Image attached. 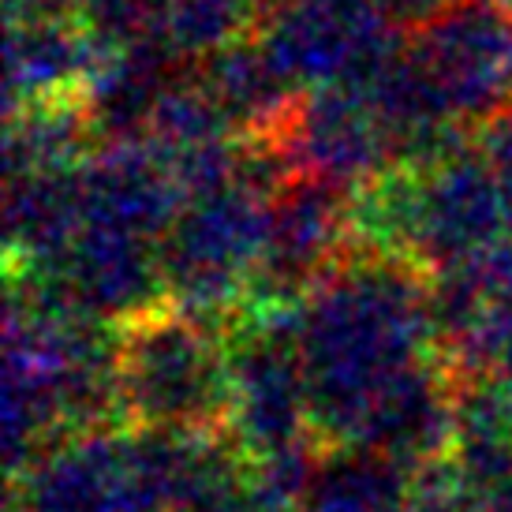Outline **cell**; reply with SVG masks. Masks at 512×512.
<instances>
[{
	"mask_svg": "<svg viewBox=\"0 0 512 512\" xmlns=\"http://www.w3.org/2000/svg\"><path fill=\"white\" fill-rule=\"evenodd\" d=\"M299 359L314 438L348 449L400 385L445 359L434 273L359 247L299 303Z\"/></svg>",
	"mask_w": 512,
	"mask_h": 512,
	"instance_id": "6da1fadb",
	"label": "cell"
},
{
	"mask_svg": "<svg viewBox=\"0 0 512 512\" xmlns=\"http://www.w3.org/2000/svg\"><path fill=\"white\" fill-rule=\"evenodd\" d=\"M228 337V438L247 460L314 445L299 307H247Z\"/></svg>",
	"mask_w": 512,
	"mask_h": 512,
	"instance_id": "277c9868",
	"label": "cell"
},
{
	"mask_svg": "<svg viewBox=\"0 0 512 512\" xmlns=\"http://www.w3.org/2000/svg\"><path fill=\"white\" fill-rule=\"evenodd\" d=\"M116 389L135 430H225V329L169 303L120 326Z\"/></svg>",
	"mask_w": 512,
	"mask_h": 512,
	"instance_id": "7a4b0ae2",
	"label": "cell"
},
{
	"mask_svg": "<svg viewBox=\"0 0 512 512\" xmlns=\"http://www.w3.org/2000/svg\"><path fill=\"white\" fill-rule=\"evenodd\" d=\"M258 38L303 94L329 86L370 94L404 53L378 0H299L262 15Z\"/></svg>",
	"mask_w": 512,
	"mask_h": 512,
	"instance_id": "5b68a950",
	"label": "cell"
},
{
	"mask_svg": "<svg viewBox=\"0 0 512 512\" xmlns=\"http://www.w3.org/2000/svg\"><path fill=\"white\" fill-rule=\"evenodd\" d=\"M105 53L79 19H19L8 23V72L4 109H27L38 101L86 98L90 83L105 68Z\"/></svg>",
	"mask_w": 512,
	"mask_h": 512,
	"instance_id": "7c38bea8",
	"label": "cell"
},
{
	"mask_svg": "<svg viewBox=\"0 0 512 512\" xmlns=\"http://www.w3.org/2000/svg\"><path fill=\"white\" fill-rule=\"evenodd\" d=\"M12 512H161L135 430H79L12 479Z\"/></svg>",
	"mask_w": 512,
	"mask_h": 512,
	"instance_id": "52a82bcc",
	"label": "cell"
},
{
	"mask_svg": "<svg viewBox=\"0 0 512 512\" xmlns=\"http://www.w3.org/2000/svg\"><path fill=\"white\" fill-rule=\"evenodd\" d=\"M83 187V225L113 228L128 236L161 243L184 210V191L169 161L146 139L105 143L79 169Z\"/></svg>",
	"mask_w": 512,
	"mask_h": 512,
	"instance_id": "8fae6325",
	"label": "cell"
},
{
	"mask_svg": "<svg viewBox=\"0 0 512 512\" xmlns=\"http://www.w3.org/2000/svg\"><path fill=\"white\" fill-rule=\"evenodd\" d=\"M195 75L236 139H277L303 98L258 34L195 64Z\"/></svg>",
	"mask_w": 512,
	"mask_h": 512,
	"instance_id": "4fadbf2b",
	"label": "cell"
},
{
	"mask_svg": "<svg viewBox=\"0 0 512 512\" xmlns=\"http://www.w3.org/2000/svg\"><path fill=\"white\" fill-rule=\"evenodd\" d=\"M483 378L494 385V389H498V397L505 400V408L512 412V344L505 348V352H501L498 359H494V367L486 370Z\"/></svg>",
	"mask_w": 512,
	"mask_h": 512,
	"instance_id": "d6986e66",
	"label": "cell"
},
{
	"mask_svg": "<svg viewBox=\"0 0 512 512\" xmlns=\"http://www.w3.org/2000/svg\"><path fill=\"white\" fill-rule=\"evenodd\" d=\"M270 236V199L247 184L187 199L161 240L169 307L228 329L251 307Z\"/></svg>",
	"mask_w": 512,
	"mask_h": 512,
	"instance_id": "3957f363",
	"label": "cell"
},
{
	"mask_svg": "<svg viewBox=\"0 0 512 512\" xmlns=\"http://www.w3.org/2000/svg\"><path fill=\"white\" fill-rule=\"evenodd\" d=\"M262 27V0H161L154 38L184 68H195Z\"/></svg>",
	"mask_w": 512,
	"mask_h": 512,
	"instance_id": "2e32d148",
	"label": "cell"
},
{
	"mask_svg": "<svg viewBox=\"0 0 512 512\" xmlns=\"http://www.w3.org/2000/svg\"><path fill=\"white\" fill-rule=\"evenodd\" d=\"M8 4V23L19 19H79L86 0H4Z\"/></svg>",
	"mask_w": 512,
	"mask_h": 512,
	"instance_id": "ac0fdd59",
	"label": "cell"
},
{
	"mask_svg": "<svg viewBox=\"0 0 512 512\" xmlns=\"http://www.w3.org/2000/svg\"><path fill=\"white\" fill-rule=\"evenodd\" d=\"M277 143L296 176L337 187L344 195H359L397 169L393 139L363 90H307Z\"/></svg>",
	"mask_w": 512,
	"mask_h": 512,
	"instance_id": "30bf717a",
	"label": "cell"
},
{
	"mask_svg": "<svg viewBox=\"0 0 512 512\" xmlns=\"http://www.w3.org/2000/svg\"><path fill=\"white\" fill-rule=\"evenodd\" d=\"M490 4H498V8H505V12H512V0H490Z\"/></svg>",
	"mask_w": 512,
	"mask_h": 512,
	"instance_id": "44dd1931",
	"label": "cell"
},
{
	"mask_svg": "<svg viewBox=\"0 0 512 512\" xmlns=\"http://www.w3.org/2000/svg\"><path fill=\"white\" fill-rule=\"evenodd\" d=\"M475 146H479V154L486 157V165H490L494 176L501 180L505 195L512 199V105L505 109V113L494 116L490 124L479 128Z\"/></svg>",
	"mask_w": 512,
	"mask_h": 512,
	"instance_id": "e0dca14e",
	"label": "cell"
},
{
	"mask_svg": "<svg viewBox=\"0 0 512 512\" xmlns=\"http://www.w3.org/2000/svg\"><path fill=\"white\" fill-rule=\"evenodd\" d=\"M356 251L352 195L296 176L270 202V236L251 307H299L311 288L322 285Z\"/></svg>",
	"mask_w": 512,
	"mask_h": 512,
	"instance_id": "9c48e42d",
	"label": "cell"
},
{
	"mask_svg": "<svg viewBox=\"0 0 512 512\" xmlns=\"http://www.w3.org/2000/svg\"><path fill=\"white\" fill-rule=\"evenodd\" d=\"M98 146L101 143L86 113V98L38 101V105L8 113L4 172L8 180H15V176L79 169L94 157Z\"/></svg>",
	"mask_w": 512,
	"mask_h": 512,
	"instance_id": "5bb4252c",
	"label": "cell"
},
{
	"mask_svg": "<svg viewBox=\"0 0 512 512\" xmlns=\"http://www.w3.org/2000/svg\"><path fill=\"white\" fill-rule=\"evenodd\" d=\"M475 512H512V486L509 490H501L498 498H490V501H483Z\"/></svg>",
	"mask_w": 512,
	"mask_h": 512,
	"instance_id": "ffe728a7",
	"label": "cell"
},
{
	"mask_svg": "<svg viewBox=\"0 0 512 512\" xmlns=\"http://www.w3.org/2000/svg\"><path fill=\"white\" fill-rule=\"evenodd\" d=\"M415 471L359 449H329L299 512H408Z\"/></svg>",
	"mask_w": 512,
	"mask_h": 512,
	"instance_id": "9a60e30c",
	"label": "cell"
},
{
	"mask_svg": "<svg viewBox=\"0 0 512 512\" xmlns=\"http://www.w3.org/2000/svg\"><path fill=\"white\" fill-rule=\"evenodd\" d=\"M408 45L475 135L512 105V12L490 0H456Z\"/></svg>",
	"mask_w": 512,
	"mask_h": 512,
	"instance_id": "ba28073f",
	"label": "cell"
},
{
	"mask_svg": "<svg viewBox=\"0 0 512 512\" xmlns=\"http://www.w3.org/2000/svg\"><path fill=\"white\" fill-rule=\"evenodd\" d=\"M412 169V165H408ZM512 240V199L479 146L412 169V247L427 273L453 270Z\"/></svg>",
	"mask_w": 512,
	"mask_h": 512,
	"instance_id": "8992f818",
	"label": "cell"
}]
</instances>
